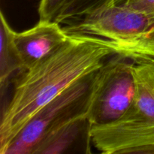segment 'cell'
<instances>
[{
  "label": "cell",
  "mask_w": 154,
  "mask_h": 154,
  "mask_svg": "<svg viewBox=\"0 0 154 154\" xmlns=\"http://www.w3.org/2000/svg\"><path fill=\"white\" fill-rule=\"evenodd\" d=\"M116 0H70L61 11L56 21L63 24L115 3Z\"/></svg>",
  "instance_id": "9"
},
{
  "label": "cell",
  "mask_w": 154,
  "mask_h": 154,
  "mask_svg": "<svg viewBox=\"0 0 154 154\" xmlns=\"http://www.w3.org/2000/svg\"><path fill=\"white\" fill-rule=\"evenodd\" d=\"M114 4L142 12L154 20V0H116Z\"/></svg>",
  "instance_id": "11"
},
{
  "label": "cell",
  "mask_w": 154,
  "mask_h": 154,
  "mask_svg": "<svg viewBox=\"0 0 154 154\" xmlns=\"http://www.w3.org/2000/svg\"><path fill=\"white\" fill-rule=\"evenodd\" d=\"M136 94L129 111L111 124L91 126L92 144L99 152L154 154V59L136 60Z\"/></svg>",
  "instance_id": "2"
},
{
  "label": "cell",
  "mask_w": 154,
  "mask_h": 154,
  "mask_svg": "<svg viewBox=\"0 0 154 154\" xmlns=\"http://www.w3.org/2000/svg\"><path fill=\"white\" fill-rule=\"evenodd\" d=\"M135 62L132 57L117 53L98 69L88 111L91 126L111 124L129 111L136 94Z\"/></svg>",
  "instance_id": "5"
},
{
  "label": "cell",
  "mask_w": 154,
  "mask_h": 154,
  "mask_svg": "<svg viewBox=\"0 0 154 154\" xmlns=\"http://www.w3.org/2000/svg\"><path fill=\"white\" fill-rule=\"evenodd\" d=\"M70 35L56 20H39L25 31H12V41L23 71L31 69L54 54L69 40Z\"/></svg>",
  "instance_id": "6"
},
{
  "label": "cell",
  "mask_w": 154,
  "mask_h": 154,
  "mask_svg": "<svg viewBox=\"0 0 154 154\" xmlns=\"http://www.w3.org/2000/svg\"><path fill=\"white\" fill-rule=\"evenodd\" d=\"M70 0H39V20H56L63 8Z\"/></svg>",
  "instance_id": "10"
},
{
  "label": "cell",
  "mask_w": 154,
  "mask_h": 154,
  "mask_svg": "<svg viewBox=\"0 0 154 154\" xmlns=\"http://www.w3.org/2000/svg\"><path fill=\"white\" fill-rule=\"evenodd\" d=\"M123 53L111 40L70 35L63 47L16 80L13 95L2 112L0 154L32 117L76 81L98 70L114 54Z\"/></svg>",
  "instance_id": "1"
},
{
  "label": "cell",
  "mask_w": 154,
  "mask_h": 154,
  "mask_svg": "<svg viewBox=\"0 0 154 154\" xmlns=\"http://www.w3.org/2000/svg\"><path fill=\"white\" fill-rule=\"evenodd\" d=\"M97 71L76 81L39 109L4 154H34L39 144L54 131L74 119L88 115Z\"/></svg>",
  "instance_id": "4"
},
{
  "label": "cell",
  "mask_w": 154,
  "mask_h": 154,
  "mask_svg": "<svg viewBox=\"0 0 154 154\" xmlns=\"http://www.w3.org/2000/svg\"><path fill=\"white\" fill-rule=\"evenodd\" d=\"M1 18V46H0V88L2 96L5 89L8 87L9 78L14 72H23V65L12 41L11 27L8 23L3 12L0 14Z\"/></svg>",
  "instance_id": "8"
},
{
  "label": "cell",
  "mask_w": 154,
  "mask_h": 154,
  "mask_svg": "<svg viewBox=\"0 0 154 154\" xmlns=\"http://www.w3.org/2000/svg\"><path fill=\"white\" fill-rule=\"evenodd\" d=\"M69 35L97 36L118 44L135 60L154 59V20L141 11L113 4L63 23Z\"/></svg>",
  "instance_id": "3"
},
{
  "label": "cell",
  "mask_w": 154,
  "mask_h": 154,
  "mask_svg": "<svg viewBox=\"0 0 154 154\" xmlns=\"http://www.w3.org/2000/svg\"><path fill=\"white\" fill-rule=\"evenodd\" d=\"M90 129L88 115L74 119L47 137L39 144L34 154L66 153L75 147L84 135H90Z\"/></svg>",
  "instance_id": "7"
}]
</instances>
